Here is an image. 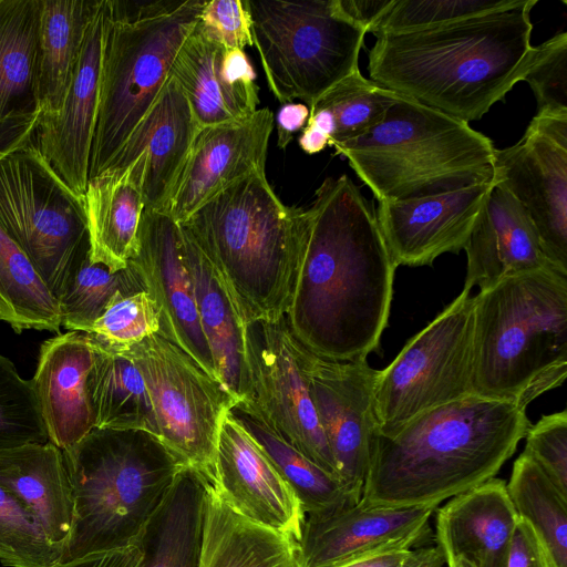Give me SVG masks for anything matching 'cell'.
Wrapping results in <instances>:
<instances>
[{
  "instance_id": "obj_12",
  "label": "cell",
  "mask_w": 567,
  "mask_h": 567,
  "mask_svg": "<svg viewBox=\"0 0 567 567\" xmlns=\"http://www.w3.org/2000/svg\"><path fill=\"white\" fill-rule=\"evenodd\" d=\"M118 352L143 377L161 442L183 466L214 483L220 425L238 399L158 332Z\"/></svg>"
},
{
  "instance_id": "obj_7",
  "label": "cell",
  "mask_w": 567,
  "mask_h": 567,
  "mask_svg": "<svg viewBox=\"0 0 567 567\" xmlns=\"http://www.w3.org/2000/svg\"><path fill=\"white\" fill-rule=\"evenodd\" d=\"M333 147L378 202L494 183L495 147L488 136L400 94L378 124Z\"/></svg>"
},
{
  "instance_id": "obj_2",
  "label": "cell",
  "mask_w": 567,
  "mask_h": 567,
  "mask_svg": "<svg viewBox=\"0 0 567 567\" xmlns=\"http://www.w3.org/2000/svg\"><path fill=\"white\" fill-rule=\"evenodd\" d=\"M538 0L423 30L377 35L370 80L470 124L523 81Z\"/></svg>"
},
{
  "instance_id": "obj_24",
  "label": "cell",
  "mask_w": 567,
  "mask_h": 567,
  "mask_svg": "<svg viewBox=\"0 0 567 567\" xmlns=\"http://www.w3.org/2000/svg\"><path fill=\"white\" fill-rule=\"evenodd\" d=\"M464 250L467 268L463 290L467 291L474 286L481 291L509 276L554 267L542 248L527 212L495 182Z\"/></svg>"
},
{
  "instance_id": "obj_18",
  "label": "cell",
  "mask_w": 567,
  "mask_h": 567,
  "mask_svg": "<svg viewBox=\"0 0 567 567\" xmlns=\"http://www.w3.org/2000/svg\"><path fill=\"white\" fill-rule=\"evenodd\" d=\"M199 128L184 92L169 75L104 171L127 172L142 193L144 209L165 213Z\"/></svg>"
},
{
  "instance_id": "obj_40",
  "label": "cell",
  "mask_w": 567,
  "mask_h": 567,
  "mask_svg": "<svg viewBox=\"0 0 567 567\" xmlns=\"http://www.w3.org/2000/svg\"><path fill=\"white\" fill-rule=\"evenodd\" d=\"M527 0H394L370 30L375 37L444 25L468 18L516 9Z\"/></svg>"
},
{
  "instance_id": "obj_43",
  "label": "cell",
  "mask_w": 567,
  "mask_h": 567,
  "mask_svg": "<svg viewBox=\"0 0 567 567\" xmlns=\"http://www.w3.org/2000/svg\"><path fill=\"white\" fill-rule=\"evenodd\" d=\"M156 305L145 291L117 292L87 333L93 341L114 351H124L159 332Z\"/></svg>"
},
{
  "instance_id": "obj_10",
  "label": "cell",
  "mask_w": 567,
  "mask_h": 567,
  "mask_svg": "<svg viewBox=\"0 0 567 567\" xmlns=\"http://www.w3.org/2000/svg\"><path fill=\"white\" fill-rule=\"evenodd\" d=\"M0 224L59 298L90 252L83 197L55 174L34 142L0 159Z\"/></svg>"
},
{
  "instance_id": "obj_52",
  "label": "cell",
  "mask_w": 567,
  "mask_h": 567,
  "mask_svg": "<svg viewBox=\"0 0 567 567\" xmlns=\"http://www.w3.org/2000/svg\"><path fill=\"white\" fill-rule=\"evenodd\" d=\"M411 549L392 550L344 563L337 567H401Z\"/></svg>"
},
{
  "instance_id": "obj_21",
  "label": "cell",
  "mask_w": 567,
  "mask_h": 567,
  "mask_svg": "<svg viewBox=\"0 0 567 567\" xmlns=\"http://www.w3.org/2000/svg\"><path fill=\"white\" fill-rule=\"evenodd\" d=\"M103 38L104 0H101L87 27L65 97L58 111L41 112L34 134V144L41 155L80 197L84 196L89 183L99 109Z\"/></svg>"
},
{
  "instance_id": "obj_6",
  "label": "cell",
  "mask_w": 567,
  "mask_h": 567,
  "mask_svg": "<svg viewBox=\"0 0 567 567\" xmlns=\"http://www.w3.org/2000/svg\"><path fill=\"white\" fill-rule=\"evenodd\" d=\"M62 454L74 512L59 563L135 545L185 467L142 430L94 427Z\"/></svg>"
},
{
  "instance_id": "obj_29",
  "label": "cell",
  "mask_w": 567,
  "mask_h": 567,
  "mask_svg": "<svg viewBox=\"0 0 567 567\" xmlns=\"http://www.w3.org/2000/svg\"><path fill=\"white\" fill-rule=\"evenodd\" d=\"M181 233L200 327L213 355L217 378L239 402L245 394L246 324L208 258L182 227Z\"/></svg>"
},
{
  "instance_id": "obj_44",
  "label": "cell",
  "mask_w": 567,
  "mask_h": 567,
  "mask_svg": "<svg viewBox=\"0 0 567 567\" xmlns=\"http://www.w3.org/2000/svg\"><path fill=\"white\" fill-rule=\"evenodd\" d=\"M537 101V114H567V32L534 47L524 75Z\"/></svg>"
},
{
  "instance_id": "obj_27",
  "label": "cell",
  "mask_w": 567,
  "mask_h": 567,
  "mask_svg": "<svg viewBox=\"0 0 567 567\" xmlns=\"http://www.w3.org/2000/svg\"><path fill=\"white\" fill-rule=\"evenodd\" d=\"M0 484L63 548L73 522V493L62 450L48 441L0 451Z\"/></svg>"
},
{
  "instance_id": "obj_9",
  "label": "cell",
  "mask_w": 567,
  "mask_h": 567,
  "mask_svg": "<svg viewBox=\"0 0 567 567\" xmlns=\"http://www.w3.org/2000/svg\"><path fill=\"white\" fill-rule=\"evenodd\" d=\"M251 35L269 90L310 106L359 69L367 31L339 0H247Z\"/></svg>"
},
{
  "instance_id": "obj_45",
  "label": "cell",
  "mask_w": 567,
  "mask_h": 567,
  "mask_svg": "<svg viewBox=\"0 0 567 567\" xmlns=\"http://www.w3.org/2000/svg\"><path fill=\"white\" fill-rule=\"evenodd\" d=\"M524 453L567 496V411L543 415L529 425Z\"/></svg>"
},
{
  "instance_id": "obj_25",
  "label": "cell",
  "mask_w": 567,
  "mask_h": 567,
  "mask_svg": "<svg viewBox=\"0 0 567 567\" xmlns=\"http://www.w3.org/2000/svg\"><path fill=\"white\" fill-rule=\"evenodd\" d=\"M94 357V342L84 332L59 333L40 347L31 381L49 441L60 450L94 429L87 392Z\"/></svg>"
},
{
  "instance_id": "obj_54",
  "label": "cell",
  "mask_w": 567,
  "mask_h": 567,
  "mask_svg": "<svg viewBox=\"0 0 567 567\" xmlns=\"http://www.w3.org/2000/svg\"><path fill=\"white\" fill-rule=\"evenodd\" d=\"M301 150L313 155L322 152L330 143L329 136L312 124H307L298 140Z\"/></svg>"
},
{
  "instance_id": "obj_20",
  "label": "cell",
  "mask_w": 567,
  "mask_h": 567,
  "mask_svg": "<svg viewBox=\"0 0 567 567\" xmlns=\"http://www.w3.org/2000/svg\"><path fill=\"white\" fill-rule=\"evenodd\" d=\"M275 116L268 109L200 127L171 196L166 214L178 225L217 194L265 171Z\"/></svg>"
},
{
  "instance_id": "obj_48",
  "label": "cell",
  "mask_w": 567,
  "mask_h": 567,
  "mask_svg": "<svg viewBox=\"0 0 567 567\" xmlns=\"http://www.w3.org/2000/svg\"><path fill=\"white\" fill-rule=\"evenodd\" d=\"M51 567H142V551L136 545H131L89 554L68 563H56Z\"/></svg>"
},
{
  "instance_id": "obj_30",
  "label": "cell",
  "mask_w": 567,
  "mask_h": 567,
  "mask_svg": "<svg viewBox=\"0 0 567 567\" xmlns=\"http://www.w3.org/2000/svg\"><path fill=\"white\" fill-rule=\"evenodd\" d=\"M90 259L112 271L128 266L138 250L144 200L128 173L104 171L87 183L83 196Z\"/></svg>"
},
{
  "instance_id": "obj_17",
  "label": "cell",
  "mask_w": 567,
  "mask_h": 567,
  "mask_svg": "<svg viewBox=\"0 0 567 567\" xmlns=\"http://www.w3.org/2000/svg\"><path fill=\"white\" fill-rule=\"evenodd\" d=\"M437 506L355 505L305 518L299 544L300 567H337L385 551L411 549L430 534Z\"/></svg>"
},
{
  "instance_id": "obj_26",
  "label": "cell",
  "mask_w": 567,
  "mask_h": 567,
  "mask_svg": "<svg viewBox=\"0 0 567 567\" xmlns=\"http://www.w3.org/2000/svg\"><path fill=\"white\" fill-rule=\"evenodd\" d=\"M517 519L499 478L453 496L436 516L437 546L447 567H503Z\"/></svg>"
},
{
  "instance_id": "obj_31",
  "label": "cell",
  "mask_w": 567,
  "mask_h": 567,
  "mask_svg": "<svg viewBox=\"0 0 567 567\" xmlns=\"http://www.w3.org/2000/svg\"><path fill=\"white\" fill-rule=\"evenodd\" d=\"M207 482L192 468L181 470L135 544L142 567H198Z\"/></svg>"
},
{
  "instance_id": "obj_1",
  "label": "cell",
  "mask_w": 567,
  "mask_h": 567,
  "mask_svg": "<svg viewBox=\"0 0 567 567\" xmlns=\"http://www.w3.org/2000/svg\"><path fill=\"white\" fill-rule=\"evenodd\" d=\"M315 195L303 210L305 251L287 320L322 358L367 359L388 326L398 266L372 204L348 175L327 177Z\"/></svg>"
},
{
  "instance_id": "obj_28",
  "label": "cell",
  "mask_w": 567,
  "mask_h": 567,
  "mask_svg": "<svg viewBox=\"0 0 567 567\" xmlns=\"http://www.w3.org/2000/svg\"><path fill=\"white\" fill-rule=\"evenodd\" d=\"M198 567H300L299 544L239 514L207 482Z\"/></svg>"
},
{
  "instance_id": "obj_23",
  "label": "cell",
  "mask_w": 567,
  "mask_h": 567,
  "mask_svg": "<svg viewBox=\"0 0 567 567\" xmlns=\"http://www.w3.org/2000/svg\"><path fill=\"white\" fill-rule=\"evenodd\" d=\"M169 75L200 127L245 118L258 110L259 86L245 50L227 49L196 25L179 48Z\"/></svg>"
},
{
  "instance_id": "obj_37",
  "label": "cell",
  "mask_w": 567,
  "mask_h": 567,
  "mask_svg": "<svg viewBox=\"0 0 567 567\" xmlns=\"http://www.w3.org/2000/svg\"><path fill=\"white\" fill-rule=\"evenodd\" d=\"M506 489L517 517L535 530L554 567H567V496L524 452L516 458Z\"/></svg>"
},
{
  "instance_id": "obj_22",
  "label": "cell",
  "mask_w": 567,
  "mask_h": 567,
  "mask_svg": "<svg viewBox=\"0 0 567 567\" xmlns=\"http://www.w3.org/2000/svg\"><path fill=\"white\" fill-rule=\"evenodd\" d=\"M492 184L417 198L379 202L375 217L396 266H432L465 248Z\"/></svg>"
},
{
  "instance_id": "obj_4",
  "label": "cell",
  "mask_w": 567,
  "mask_h": 567,
  "mask_svg": "<svg viewBox=\"0 0 567 567\" xmlns=\"http://www.w3.org/2000/svg\"><path fill=\"white\" fill-rule=\"evenodd\" d=\"M303 210L285 205L258 171L179 225L210 261L246 326L288 313L305 251Z\"/></svg>"
},
{
  "instance_id": "obj_13",
  "label": "cell",
  "mask_w": 567,
  "mask_h": 567,
  "mask_svg": "<svg viewBox=\"0 0 567 567\" xmlns=\"http://www.w3.org/2000/svg\"><path fill=\"white\" fill-rule=\"evenodd\" d=\"M244 368L245 394L236 405L338 477L287 315L277 321L259 320L246 326Z\"/></svg>"
},
{
  "instance_id": "obj_15",
  "label": "cell",
  "mask_w": 567,
  "mask_h": 567,
  "mask_svg": "<svg viewBox=\"0 0 567 567\" xmlns=\"http://www.w3.org/2000/svg\"><path fill=\"white\" fill-rule=\"evenodd\" d=\"M298 342L309 393L338 477L361 499L377 427L374 389L379 370L371 368L367 359L322 358Z\"/></svg>"
},
{
  "instance_id": "obj_11",
  "label": "cell",
  "mask_w": 567,
  "mask_h": 567,
  "mask_svg": "<svg viewBox=\"0 0 567 567\" xmlns=\"http://www.w3.org/2000/svg\"><path fill=\"white\" fill-rule=\"evenodd\" d=\"M474 297L463 290L379 370L375 431L389 434L435 408L474 395Z\"/></svg>"
},
{
  "instance_id": "obj_36",
  "label": "cell",
  "mask_w": 567,
  "mask_h": 567,
  "mask_svg": "<svg viewBox=\"0 0 567 567\" xmlns=\"http://www.w3.org/2000/svg\"><path fill=\"white\" fill-rule=\"evenodd\" d=\"M230 412L266 451L306 514L324 513L360 502L338 477L310 461L249 412L238 405Z\"/></svg>"
},
{
  "instance_id": "obj_49",
  "label": "cell",
  "mask_w": 567,
  "mask_h": 567,
  "mask_svg": "<svg viewBox=\"0 0 567 567\" xmlns=\"http://www.w3.org/2000/svg\"><path fill=\"white\" fill-rule=\"evenodd\" d=\"M40 114L18 116L0 122V159L34 142Z\"/></svg>"
},
{
  "instance_id": "obj_34",
  "label": "cell",
  "mask_w": 567,
  "mask_h": 567,
  "mask_svg": "<svg viewBox=\"0 0 567 567\" xmlns=\"http://www.w3.org/2000/svg\"><path fill=\"white\" fill-rule=\"evenodd\" d=\"M94 346L95 357L87 375L94 427L142 430L158 437L152 401L133 361L123 352L95 342Z\"/></svg>"
},
{
  "instance_id": "obj_38",
  "label": "cell",
  "mask_w": 567,
  "mask_h": 567,
  "mask_svg": "<svg viewBox=\"0 0 567 567\" xmlns=\"http://www.w3.org/2000/svg\"><path fill=\"white\" fill-rule=\"evenodd\" d=\"M396 96L358 69L317 99L307 124L326 133L330 146L340 145L378 124Z\"/></svg>"
},
{
  "instance_id": "obj_50",
  "label": "cell",
  "mask_w": 567,
  "mask_h": 567,
  "mask_svg": "<svg viewBox=\"0 0 567 567\" xmlns=\"http://www.w3.org/2000/svg\"><path fill=\"white\" fill-rule=\"evenodd\" d=\"M310 109L305 103H284L276 115L279 148L285 150L291 142L293 133L305 127Z\"/></svg>"
},
{
  "instance_id": "obj_53",
  "label": "cell",
  "mask_w": 567,
  "mask_h": 567,
  "mask_svg": "<svg viewBox=\"0 0 567 567\" xmlns=\"http://www.w3.org/2000/svg\"><path fill=\"white\" fill-rule=\"evenodd\" d=\"M444 564L443 554L436 545L411 550L401 567H443Z\"/></svg>"
},
{
  "instance_id": "obj_51",
  "label": "cell",
  "mask_w": 567,
  "mask_h": 567,
  "mask_svg": "<svg viewBox=\"0 0 567 567\" xmlns=\"http://www.w3.org/2000/svg\"><path fill=\"white\" fill-rule=\"evenodd\" d=\"M394 0H339L343 12L367 32L391 8Z\"/></svg>"
},
{
  "instance_id": "obj_8",
  "label": "cell",
  "mask_w": 567,
  "mask_h": 567,
  "mask_svg": "<svg viewBox=\"0 0 567 567\" xmlns=\"http://www.w3.org/2000/svg\"><path fill=\"white\" fill-rule=\"evenodd\" d=\"M204 2L104 0L99 109L89 181L105 169L157 99Z\"/></svg>"
},
{
  "instance_id": "obj_14",
  "label": "cell",
  "mask_w": 567,
  "mask_h": 567,
  "mask_svg": "<svg viewBox=\"0 0 567 567\" xmlns=\"http://www.w3.org/2000/svg\"><path fill=\"white\" fill-rule=\"evenodd\" d=\"M494 182L527 212L549 262L567 274V114H536L514 145L495 148Z\"/></svg>"
},
{
  "instance_id": "obj_42",
  "label": "cell",
  "mask_w": 567,
  "mask_h": 567,
  "mask_svg": "<svg viewBox=\"0 0 567 567\" xmlns=\"http://www.w3.org/2000/svg\"><path fill=\"white\" fill-rule=\"evenodd\" d=\"M62 548L52 545L29 512L0 484V563L8 567H51Z\"/></svg>"
},
{
  "instance_id": "obj_33",
  "label": "cell",
  "mask_w": 567,
  "mask_h": 567,
  "mask_svg": "<svg viewBox=\"0 0 567 567\" xmlns=\"http://www.w3.org/2000/svg\"><path fill=\"white\" fill-rule=\"evenodd\" d=\"M39 0H0V122L41 113L37 81Z\"/></svg>"
},
{
  "instance_id": "obj_46",
  "label": "cell",
  "mask_w": 567,
  "mask_h": 567,
  "mask_svg": "<svg viewBox=\"0 0 567 567\" xmlns=\"http://www.w3.org/2000/svg\"><path fill=\"white\" fill-rule=\"evenodd\" d=\"M196 27L207 39L227 49L254 45L247 0L205 1Z\"/></svg>"
},
{
  "instance_id": "obj_16",
  "label": "cell",
  "mask_w": 567,
  "mask_h": 567,
  "mask_svg": "<svg viewBox=\"0 0 567 567\" xmlns=\"http://www.w3.org/2000/svg\"><path fill=\"white\" fill-rule=\"evenodd\" d=\"M130 264L156 305L158 333L217 378L184 260L179 225L166 213L144 209L138 228V250Z\"/></svg>"
},
{
  "instance_id": "obj_19",
  "label": "cell",
  "mask_w": 567,
  "mask_h": 567,
  "mask_svg": "<svg viewBox=\"0 0 567 567\" xmlns=\"http://www.w3.org/2000/svg\"><path fill=\"white\" fill-rule=\"evenodd\" d=\"M212 484L246 518L300 540L306 513L298 497L230 411L220 425Z\"/></svg>"
},
{
  "instance_id": "obj_41",
  "label": "cell",
  "mask_w": 567,
  "mask_h": 567,
  "mask_svg": "<svg viewBox=\"0 0 567 567\" xmlns=\"http://www.w3.org/2000/svg\"><path fill=\"white\" fill-rule=\"evenodd\" d=\"M48 441L32 381L0 354V451Z\"/></svg>"
},
{
  "instance_id": "obj_39",
  "label": "cell",
  "mask_w": 567,
  "mask_h": 567,
  "mask_svg": "<svg viewBox=\"0 0 567 567\" xmlns=\"http://www.w3.org/2000/svg\"><path fill=\"white\" fill-rule=\"evenodd\" d=\"M142 290V280L130 262L126 268L112 271L105 265L92 261L89 252L74 268L58 298L61 327L89 333L117 292L135 293Z\"/></svg>"
},
{
  "instance_id": "obj_35",
  "label": "cell",
  "mask_w": 567,
  "mask_h": 567,
  "mask_svg": "<svg viewBox=\"0 0 567 567\" xmlns=\"http://www.w3.org/2000/svg\"><path fill=\"white\" fill-rule=\"evenodd\" d=\"M0 320L20 333L24 329L60 332L59 301L0 224Z\"/></svg>"
},
{
  "instance_id": "obj_47",
  "label": "cell",
  "mask_w": 567,
  "mask_h": 567,
  "mask_svg": "<svg viewBox=\"0 0 567 567\" xmlns=\"http://www.w3.org/2000/svg\"><path fill=\"white\" fill-rule=\"evenodd\" d=\"M503 567H554L534 528L519 517Z\"/></svg>"
},
{
  "instance_id": "obj_3",
  "label": "cell",
  "mask_w": 567,
  "mask_h": 567,
  "mask_svg": "<svg viewBox=\"0 0 567 567\" xmlns=\"http://www.w3.org/2000/svg\"><path fill=\"white\" fill-rule=\"evenodd\" d=\"M529 425L526 410L471 395L389 434L375 431L360 501L383 507L437 506L493 478Z\"/></svg>"
},
{
  "instance_id": "obj_32",
  "label": "cell",
  "mask_w": 567,
  "mask_h": 567,
  "mask_svg": "<svg viewBox=\"0 0 567 567\" xmlns=\"http://www.w3.org/2000/svg\"><path fill=\"white\" fill-rule=\"evenodd\" d=\"M100 1L39 0L37 81L42 113L60 109Z\"/></svg>"
},
{
  "instance_id": "obj_5",
  "label": "cell",
  "mask_w": 567,
  "mask_h": 567,
  "mask_svg": "<svg viewBox=\"0 0 567 567\" xmlns=\"http://www.w3.org/2000/svg\"><path fill=\"white\" fill-rule=\"evenodd\" d=\"M567 377V274L509 276L474 296V395L526 410Z\"/></svg>"
}]
</instances>
